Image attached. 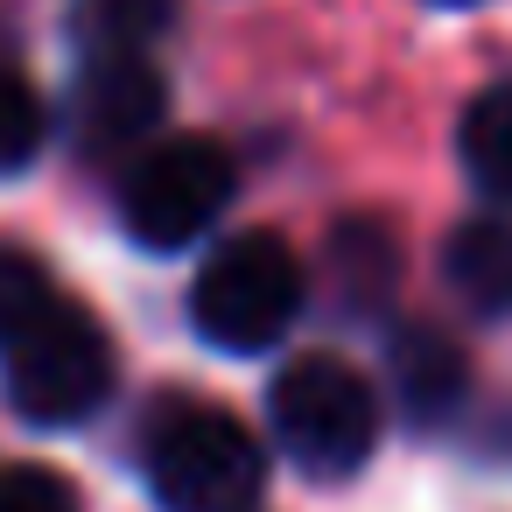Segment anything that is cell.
<instances>
[{
    "mask_svg": "<svg viewBox=\"0 0 512 512\" xmlns=\"http://www.w3.org/2000/svg\"><path fill=\"white\" fill-rule=\"evenodd\" d=\"M141 470L162 512H253L267 484L253 428L211 400H162L141 428Z\"/></svg>",
    "mask_w": 512,
    "mask_h": 512,
    "instance_id": "cell-1",
    "label": "cell"
},
{
    "mask_svg": "<svg viewBox=\"0 0 512 512\" xmlns=\"http://www.w3.org/2000/svg\"><path fill=\"white\" fill-rule=\"evenodd\" d=\"M274 435L302 477H351L379 442V393L330 351H302L274 379Z\"/></svg>",
    "mask_w": 512,
    "mask_h": 512,
    "instance_id": "cell-2",
    "label": "cell"
},
{
    "mask_svg": "<svg viewBox=\"0 0 512 512\" xmlns=\"http://www.w3.org/2000/svg\"><path fill=\"white\" fill-rule=\"evenodd\" d=\"M302 309V260L274 232L225 239L190 281V323L218 351H267Z\"/></svg>",
    "mask_w": 512,
    "mask_h": 512,
    "instance_id": "cell-3",
    "label": "cell"
},
{
    "mask_svg": "<svg viewBox=\"0 0 512 512\" xmlns=\"http://www.w3.org/2000/svg\"><path fill=\"white\" fill-rule=\"evenodd\" d=\"M0 386H8V407L36 428H64V421H85L106 393H113V344L99 330L92 309L78 302H57L29 337H15L0 351Z\"/></svg>",
    "mask_w": 512,
    "mask_h": 512,
    "instance_id": "cell-4",
    "label": "cell"
},
{
    "mask_svg": "<svg viewBox=\"0 0 512 512\" xmlns=\"http://www.w3.org/2000/svg\"><path fill=\"white\" fill-rule=\"evenodd\" d=\"M232 190H239L232 155L211 134H176V141H155L127 169V183H120V225L134 232V246L176 253V246H190V239H204L218 225V211L232 204Z\"/></svg>",
    "mask_w": 512,
    "mask_h": 512,
    "instance_id": "cell-5",
    "label": "cell"
},
{
    "mask_svg": "<svg viewBox=\"0 0 512 512\" xmlns=\"http://www.w3.org/2000/svg\"><path fill=\"white\" fill-rule=\"evenodd\" d=\"M169 85L148 64V50H113V57H85L78 85H71V141L99 162L141 148L162 127Z\"/></svg>",
    "mask_w": 512,
    "mask_h": 512,
    "instance_id": "cell-6",
    "label": "cell"
},
{
    "mask_svg": "<svg viewBox=\"0 0 512 512\" xmlns=\"http://www.w3.org/2000/svg\"><path fill=\"white\" fill-rule=\"evenodd\" d=\"M386 365H393V386H400V414L414 428H442L463 407V393H470V358L456 351V337H442L428 323L400 330Z\"/></svg>",
    "mask_w": 512,
    "mask_h": 512,
    "instance_id": "cell-7",
    "label": "cell"
},
{
    "mask_svg": "<svg viewBox=\"0 0 512 512\" xmlns=\"http://www.w3.org/2000/svg\"><path fill=\"white\" fill-rule=\"evenodd\" d=\"M442 281L477 316H512V225L505 218H463L442 239Z\"/></svg>",
    "mask_w": 512,
    "mask_h": 512,
    "instance_id": "cell-8",
    "label": "cell"
},
{
    "mask_svg": "<svg viewBox=\"0 0 512 512\" xmlns=\"http://www.w3.org/2000/svg\"><path fill=\"white\" fill-rule=\"evenodd\" d=\"M330 267H337V302L351 309H379L393 274H400V246L386 239V225L372 218H351L330 232Z\"/></svg>",
    "mask_w": 512,
    "mask_h": 512,
    "instance_id": "cell-9",
    "label": "cell"
},
{
    "mask_svg": "<svg viewBox=\"0 0 512 512\" xmlns=\"http://www.w3.org/2000/svg\"><path fill=\"white\" fill-rule=\"evenodd\" d=\"M169 22H176V0H78L71 36L85 57H113V50H148Z\"/></svg>",
    "mask_w": 512,
    "mask_h": 512,
    "instance_id": "cell-10",
    "label": "cell"
},
{
    "mask_svg": "<svg viewBox=\"0 0 512 512\" xmlns=\"http://www.w3.org/2000/svg\"><path fill=\"white\" fill-rule=\"evenodd\" d=\"M463 169L477 176V190L512 197V78L470 99V113H463Z\"/></svg>",
    "mask_w": 512,
    "mask_h": 512,
    "instance_id": "cell-11",
    "label": "cell"
},
{
    "mask_svg": "<svg viewBox=\"0 0 512 512\" xmlns=\"http://www.w3.org/2000/svg\"><path fill=\"white\" fill-rule=\"evenodd\" d=\"M64 295L50 288V267L29 253V246H0V351L15 337H29Z\"/></svg>",
    "mask_w": 512,
    "mask_h": 512,
    "instance_id": "cell-12",
    "label": "cell"
},
{
    "mask_svg": "<svg viewBox=\"0 0 512 512\" xmlns=\"http://www.w3.org/2000/svg\"><path fill=\"white\" fill-rule=\"evenodd\" d=\"M43 134H50L43 92L29 85V71L0 64V176H22L43 155Z\"/></svg>",
    "mask_w": 512,
    "mask_h": 512,
    "instance_id": "cell-13",
    "label": "cell"
},
{
    "mask_svg": "<svg viewBox=\"0 0 512 512\" xmlns=\"http://www.w3.org/2000/svg\"><path fill=\"white\" fill-rule=\"evenodd\" d=\"M0 512H78V491L43 463H0Z\"/></svg>",
    "mask_w": 512,
    "mask_h": 512,
    "instance_id": "cell-14",
    "label": "cell"
},
{
    "mask_svg": "<svg viewBox=\"0 0 512 512\" xmlns=\"http://www.w3.org/2000/svg\"><path fill=\"white\" fill-rule=\"evenodd\" d=\"M442 8H463V0H442Z\"/></svg>",
    "mask_w": 512,
    "mask_h": 512,
    "instance_id": "cell-15",
    "label": "cell"
}]
</instances>
